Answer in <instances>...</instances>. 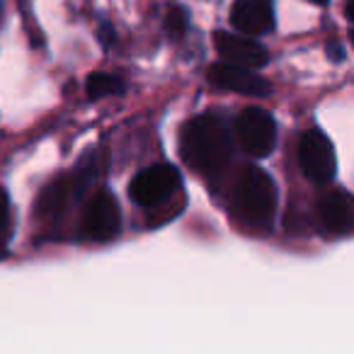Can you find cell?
<instances>
[{
  "instance_id": "obj_1",
  "label": "cell",
  "mask_w": 354,
  "mask_h": 354,
  "mask_svg": "<svg viewBox=\"0 0 354 354\" xmlns=\"http://www.w3.org/2000/svg\"><path fill=\"white\" fill-rule=\"evenodd\" d=\"M231 133L226 124L214 114L197 117L183 131V153L185 160L199 172L216 175L231 160Z\"/></svg>"
},
{
  "instance_id": "obj_2",
  "label": "cell",
  "mask_w": 354,
  "mask_h": 354,
  "mask_svg": "<svg viewBox=\"0 0 354 354\" xmlns=\"http://www.w3.org/2000/svg\"><path fill=\"white\" fill-rule=\"evenodd\" d=\"M236 207L245 223L255 228H270L277 214V187L262 167L250 165L243 172L236 189Z\"/></svg>"
},
{
  "instance_id": "obj_3",
  "label": "cell",
  "mask_w": 354,
  "mask_h": 354,
  "mask_svg": "<svg viewBox=\"0 0 354 354\" xmlns=\"http://www.w3.org/2000/svg\"><path fill=\"white\" fill-rule=\"evenodd\" d=\"M299 165L304 175L315 185H328L337 172L333 141L318 129H310L301 136L299 143Z\"/></svg>"
},
{
  "instance_id": "obj_4",
  "label": "cell",
  "mask_w": 354,
  "mask_h": 354,
  "mask_svg": "<svg viewBox=\"0 0 354 354\" xmlns=\"http://www.w3.org/2000/svg\"><path fill=\"white\" fill-rule=\"evenodd\" d=\"M177 187H180V170L170 162H160V165H151L136 172V177L129 185V197L138 207H158Z\"/></svg>"
},
{
  "instance_id": "obj_5",
  "label": "cell",
  "mask_w": 354,
  "mask_h": 354,
  "mask_svg": "<svg viewBox=\"0 0 354 354\" xmlns=\"http://www.w3.org/2000/svg\"><path fill=\"white\" fill-rule=\"evenodd\" d=\"M236 133L243 151L252 158L270 156L277 146V124L272 114L265 112V109H245L236 122Z\"/></svg>"
},
{
  "instance_id": "obj_6",
  "label": "cell",
  "mask_w": 354,
  "mask_h": 354,
  "mask_svg": "<svg viewBox=\"0 0 354 354\" xmlns=\"http://www.w3.org/2000/svg\"><path fill=\"white\" fill-rule=\"evenodd\" d=\"M122 228V212L112 192L100 189L85 207L83 233L93 241H112Z\"/></svg>"
},
{
  "instance_id": "obj_7",
  "label": "cell",
  "mask_w": 354,
  "mask_h": 354,
  "mask_svg": "<svg viewBox=\"0 0 354 354\" xmlns=\"http://www.w3.org/2000/svg\"><path fill=\"white\" fill-rule=\"evenodd\" d=\"M207 75L216 88L231 90V93L238 95H248V97H265V95L272 93V85L265 78L252 73V68H243V66L214 64Z\"/></svg>"
},
{
  "instance_id": "obj_8",
  "label": "cell",
  "mask_w": 354,
  "mask_h": 354,
  "mask_svg": "<svg viewBox=\"0 0 354 354\" xmlns=\"http://www.w3.org/2000/svg\"><path fill=\"white\" fill-rule=\"evenodd\" d=\"M214 46H216L218 56L226 64L243 66V68H262L270 61V54L262 44L248 37L233 35V32H216L214 35Z\"/></svg>"
},
{
  "instance_id": "obj_9",
  "label": "cell",
  "mask_w": 354,
  "mask_h": 354,
  "mask_svg": "<svg viewBox=\"0 0 354 354\" xmlns=\"http://www.w3.org/2000/svg\"><path fill=\"white\" fill-rule=\"evenodd\" d=\"M231 25L252 37L267 35L274 25L272 0H236L231 8Z\"/></svg>"
},
{
  "instance_id": "obj_10",
  "label": "cell",
  "mask_w": 354,
  "mask_h": 354,
  "mask_svg": "<svg viewBox=\"0 0 354 354\" xmlns=\"http://www.w3.org/2000/svg\"><path fill=\"white\" fill-rule=\"evenodd\" d=\"M320 218H323L328 231L349 233L354 223L352 197L344 189H335V192L325 194L323 202H320Z\"/></svg>"
},
{
  "instance_id": "obj_11",
  "label": "cell",
  "mask_w": 354,
  "mask_h": 354,
  "mask_svg": "<svg viewBox=\"0 0 354 354\" xmlns=\"http://www.w3.org/2000/svg\"><path fill=\"white\" fill-rule=\"evenodd\" d=\"M71 187H73V183H71L68 177L66 180H59V183L49 185L46 187V192L41 194V202H39V209L46 214V216H59V214L66 212V207H68L71 202Z\"/></svg>"
},
{
  "instance_id": "obj_12",
  "label": "cell",
  "mask_w": 354,
  "mask_h": 354,
  "mask_svg": "<svg viewBox=\"0 0 354 354\" xmlns=\"http://www.w3.org/2000/svg\"><path fill=\"white\" fill-rule=\"evenodd\" d=\"M124 80L117 78V75H109V73H93L85 83V90H88V97L90 100H97V97H109V95H122L124 93Z\"/></svg>"
},
{
  "instance_id": "obj_13",
  "label": "cell",
  "mask_w": 354,
  "mask_h": 354,
  "mask_svg": "<svg viewBox=\"0 0 354 354\" xmlns=\"http://www.w3.org/2000/svg\"><path fill=\"white\" fill-rule=\"evenodd\" d=\"M165 30L170 37H183L187 30V12L180 10L177 6H172L165 15Z\"/></svg>"
},
{
  "instance_id": "obj_14",
  "label": "cell",
  "mask_w": 354,
  "mask_h": 354,
  "mask_svg": "<svg viewBox=\"0 0 354 354\" xmlns=\"http://www.w3.org/2000/svg\"><path fill=\"white\" fill-rule=\"evenodd\" d=\"M8 207H10V204H8V194L3 192V189H0V228L6 226V218H8Z\"/></svg>"
},
{
  "instance_id": "obj_15",
  "label": "cell",
  "mask_w": 354,
  "mask_h": 354,
  "mask_svg": "<svg viewBox=\"0 0 354 354\" xmlns=\"http://www.w3.org/2000/svg\"><path fill=\"white\" fill-rule=\"evenodd\" d=\"M328 56H330V59H335V61H342L344 59V51L339 49L337 41H330V44H328Z\"/></svg>"
},
{
  "instance_id": "obj_16",
  "label": "cell",
  "mask_w": 354,
  "mask_h": 354,
  "mask_svg": "<svg viewBox=\"0 0 354 354\" xmlns=\"http://www.w3.org/2000/svg\"><path fill=\"white\" fill-rule=\"evenodd\" d=\"M310 3H315V6H325L328 0H310Z\"/></svg>"
}]
</instances>
